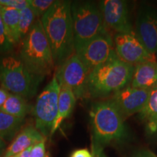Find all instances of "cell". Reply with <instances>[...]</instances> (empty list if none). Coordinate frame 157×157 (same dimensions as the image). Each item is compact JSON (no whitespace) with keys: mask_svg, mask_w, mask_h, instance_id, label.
Returning a JSON list of instances; mask_svg holds the SVG:
<instances>
[{"mask_svg":"<svg viewBox=\"0 0 157 157\" xmlns=\"http://www.w3.org/2000/svg\"><path fill=\"white\" fill-rule=\"evenodd\" d=\"M0 14L10 38L15 45L21 43L19 36L20 10L0 6Z\"/></svg>","mask_w":157,"mask_h":157,"instance_id":"cell-18","label":"cell"},{"mask_svg":"<svg viewBox=\"0 0 157 157\" xmlns=\"http://www.w3.org/2000/svg\"><path fill=\"white\" fill-rule=\"evenodd\" d=\"M15 44L10 38L0 14V52L8 53L14 48Z\"/></svg>","mask_w":157,"mask_h":157,"instance_id":"cell-23","label":"cell"},{"mask_svg":"<svg viewBox=\"0 0 157 157\" xmlns=\"http://www.w3.org/2000/svg\"><path fill=\"white\" fill-rule=\"evenodd\" d=\"M23 120L0 110V137L5 140H10L21 128Z\"/></svg>","mask_w":157,"mask_h":157,"instance_id":"cell-20","label":"cell"},{"mask_svg":"<svg viewBox=\"0 0 157 157\" xmlns=\"http://www.w3.org/2000/svg\"><path fill=\"white\" fill-rule=\"evenodd\" d=\"M103 22L109 33L134 34L127 2L124 0H103L99 2Z\"/></svg>","mask_w":157,"mask_h":157,"instance_id":"cell-10","label":"cell"},{"mask_svg":"<svg viewBox=\"0 0 157 157\" xmlns=\"http://www.w3.org/2000/svg\"><path fill=\"white\" fill-rule=\"evenodd\" d=\"M70 157H93V154L87 148H80L75 150Z\"/></svg>","mask_w":157,"mask_h":157,"instance_id":"cell-26","label":"cell"},{"mask_svg":"<svg viewBox=\"0 0 157 157\" xmlns=\"http://www.w3.org/2000/svg\"><path fill=\"white\" fill-rule=\"evenodd\" d=\"M114 50L121 60L132 66L146 62L156 61L136 38L135 34H115L113 38Z\"/></svg>","mask_w":157,"mask_h":157,"instance_id":"cell-11","label":"cell"},{"mask_svg":"<svg viewBox=\"0 0 157 157\" xmlns=\"http://www.w3.org/2000/svg\"><path fill=\"white\" fill-rule=\"evenodd\" d=\"M93 157H98V156H93Z\"/></svg>","mask_w":157,"mask_h":157,"instance_id":"cell-35","label":"cell"},{"mask_svg":"<svg viewBox=\"0 0 157 157\" xmlns=\"http://www.w3.org/2000/svg\"><path fill=\"white\" fill-rule=\"evenodd\" d=\"M135 36L150 54L156 56L157 51V10L144 6L139 9Z\"/></svg>","mask_w":157,"mask_h":157,"instance_id":"cell-13","label":"cell"},{"mask_svg":"<svg viewBox=\"0 0 157 157\" xmlns=\"http://www.w3.org/2000/svg\"><path fill=\"white\" fill-rule=\"evenodd\" d=\"M31 109V105L25 98L13 93H9L5 103L0 108L4 112L22 119H24Z\"/></svg>","mask_w":157,"mask_h":157,"instance_id":"cell-19","label":"cell"},{"mask_svg":"<svg viewBox=\"0 0 157 157\" xmlns=\"http://www.w3.org/2000/svg\"><path fill=\"white\" fill-rule=\"evenodd\" d=\"M44 78L31 72L20 58L9 56L0 58V83L10 93L25 99L34 97Z\"/></svg>","mask_w":157,"mask_h":157,"instance_id":"cell-5","label":"cell"},{"mask_svg":"<svg viewBox=\"0 0 157 157\" xmlns=\"http://www.w3.org/2000/svg\"><path fill=\"white\" fill-rule=\"evenodd\" d=\"M151 90L133 87L128 84L113 93L109 100L124 119L142 111L148 101Z\"/></svg>","mask_w":157,"mask_h":157,"instance_id":"cell-12","label":"cell"},{"mask_svg":"<svg viewBox=\"0 0 157 157\" xmlns=\"http://www.w3.org/2000/svg\"><path fill=\"white\" fill-rule=\"evenodd\" d=\"M97 156L98 157H106V156H105V154H104L103 153H101V154H100L99 155H97Z\"/></svg>","mask_w":157,"mask_h":157,"instance_id":"cell-31","label":"cell"},{"mask_svg":"<svg viewBox=\"0 0 157 157\" xmlns=\"http://www.w3.org/2000/svg\"><path fill=\"white\" fill-rule=\"evenodd\" d=\"M35 16L34 13L31 10L30 7H27L25 8L20 10L19 18V36L21 40L28 34L30 29L34 23Z\"/></svg>","mask_w":157,"mask_h":157,"instance_id":"cell-21","label":"cell"},{"mask_svg":"<svg viewBox=\"0 0 157 157\" xmlns=\"http://www.w3.org/2000/svg\"><path fill=\"white\" fill-rule=\"evenodd\" d=\"M81 61L89 70L90 74L96 67L107 61L115 53L111 34H105L92 39L76 50Z\"/></svg>","mask_w":157,"mask_h":157,"instance_id":"cell-9","label":"cell"},{"mask_svg":"<svg viewBox=\"0 0 157 157\" xmlns=\"http://www.w3.org/2000/svg\"><path fill=\"white\" fill-rule=\"evenodd\" d=\"M45 141L43 140L32 146L29 157H44L47 153L45 151Z\"/></svg>","mask_w":157,"mask_h":157,"instance_id":"cell-25","label":"cell"},{"mask_svg":"<svg viewBox=\"0 0 157 157\" xmlns=\"http://www.w3.org/2000/svg\"><path fill=\"white\" fill-rule=\"evenodd\" d=\"M71 6V1H55L40 18L57 68L75 53Z\"/></svg>","mask_w":157,"mask_h":157,"instance_id":"cell-1","label":"cell"},{"mask_svg":"<svg viewBox=\"0 0 157 157\" xmlns=\"http://www.w3.org/2000/svg\"><path fill=\"white\" fill-rule=\"evenodd\" d=\"M60 93L58 98V113L53 126L51 130L50 137L56 132L65 119L68 118L73 112L76 98L70 88L64 85H60Z\"/></svg>","mask_w":157,"mask_h":157,"instance_id":"cell-16","label":"cell"},{"mask_svg":"<svg viewBox=\"0 0 157 157\" xmlns=\"http://www.w3.org/2000/svg\"><path fill=\"white\" fill-rule=\"evenodd\" d=\"M31 148H32V146L30 147V148H27L26 150L23 151V152H21V154H20V155H19V157H29V155H30V152H31Z\"/></svg>","mask_w":157,"mask_h":157,"instance_id":"cell-30","label":"cell"},{"mask_svg":"<svg viewBox=\"0 0 157 157\" xmlns=\"http://www.w3.org/2000/svg\"><path fill=\"white\" fill-rule=\"evenodd\" d=\"M139 117L149 134L157 132V88L151 90L147 103L139 113Z\"/></svg>","mask_w":157,"mask_h":157,"instance_id":"cell-17","label":"cell"},{"mask_svg":"<svg viewBox=\"0 0 157 157\" xmlns=\"http://www.w3.org/2000/svg\"><path fill=\"white\" fill-rule=\"evenodd\" d=\"M20 44L19 58L31 72L44 77L52 72L53 57L40 19L35 21Z\"/></svg>","mask_w":157,"mask_h":157,"instance_id":"cell-4","label":"cell"},{"mask_svg":"<svg viewBox=\"0 0 157 157\" xmlns=\"http://www.w3.org/2000/svg\"><path fill=\"white\" fill-rule=\"evenodd\" d=\"M8 92L5 90L3 88H0V108L2 106V105L5 103V102L7 100V97L9 95Z\"/></svg>","mask_w":157,"mask_h":157,"instance_id":"cell-28","label":"cell"},{"mask_svg":"<svg viewBox=\"0 0 157 157\" xmlns=\"http://www.w3.org/2000/svg\"><path fill=\"white\" fill-rule=\"evenodd\" d=\"M46 137L34 127L29 126L21 131L5 151L3 157H10L21 154L27 148L46 140Z\"/></svg>","mask_w":157,"mask_h":157,"instance_id":"cell-14","label":"cell"},{"mask_svg":"<svg viewBox=\"0 0 157 157\" xmlns=\"http://www.w3.org/2000/svg\"><path fill=\"white\" fill-rule=\"evenodd\" d=\"M5 146H6L5 140L0 137V157L2 156H4V154H5Z\"/></svg>","mask_w":157,"mask_h":157,"instance_id":"cell-29","label":"cell"},{"mask_svg":"<svg viewBox=\"0 0 157 157\" xmlns=\"http://www.w3.org/2000/svg\"><path fill=\"white\" fill-rule=\"evenodd\" d=\"M71 11L75 52L92 39L109 33L104 24L99 4L91 1L71 2Z\"/></svg>","mask_w":157,"mask_h":157,"instance_id":"cell-6","label":"cell"},{"mask_svg":"<svg viewBox=\"0 0 157 157\" xmlns=\"http://www.w3.org/2000/svg\"><path fill=\"white\" fill-rule=\"evenodd\" d=\"M19 154H17V155H15V156H10V157H19Z\"/></svg>","mask_w":157,"mask_h":157,"instance_id":"cell-33","label":"cell"},{"mask_svg":"<svg viewBox=\"0 0 157 157\" xmlns=\"http://www.w3.org/2000/svg\"><path fill=\"white\" fill-rule=\"evenodd\" d=\"M54 2L53 0H28L29 7L34 13L35 16L38 17H42Z\"/></svg>","mask_w":157,"mask_h":157,"instance_id":"cell-22","label":"cell"},{"mask_svg":"<svg viewBox=\"0 0 157 157\" xmlns=\"http://www.w3.org/2000/svg\"><path fill=\"white\" fill-rule=\"evenodd\" d=\"M0 6L21 10L28 7L29 3L28 0H0Z\"/></svg>","mask_w":157,"mask_h":157,"instance_id":"cell-24","label":"cell"},{"mask_svg":"<svg viewBox=\"0 0 157 157\" xmlns=\"http://www.w3.org/2000/svg\"><path fill=\"white\" fill-rule=\"evenodd\" d=\"M60 84L56 76L44 88L36 98L33 108L35 118V128L44 137L50 136L58 113V105Z\"/></svg>","mask_w":157,"mask_h":157,"instance_id":"cell-7","label":"cell"},{"mask_svg":"<svg viewBox=\"0 0 157 157\" xmlns=\"http://www.w3.org/2000/svg\"><path fill=\"white\" fill-rule=\"evenodd\" d=\"M133 157H156V156L151 151L144 149L136 153Z\"/></svg>","mask_w":157,"mask_h":157,"instance_id":"cell-27","label":"cell"},{"mask_svg":"<svg viewBox=\"0 0 157 157\" xmlns=\"http://www.w3.org/2000/svg\"><path fill=\"white\" fill-rule=\"evenodd\" d=\"M44 157H51V155H50V153L48 151L46 153V155H45Z\"/></svg>","mask_w":157,"mask_h":157,"instance_id":"cell-32","label":"cell"},{"mask_svg":"<svg viewBox=\"0 0 157 157\" xmlns=\"http://www.w3.org/2000/svg\"><path fill=\"white\" fill-rule=\"evenodd\" d=\"M90 117L93 156L99 155L108 145L123 140L127 136L124 119L110 100L94 103Z\"/></svg>","mask_w":157,"mask_h":157,"instance_id":"cell-2","label":"cell"},{"mask_svg":"<svg viewBox=\"0 0 157 157\" xmlns=\"http://www.w3.org/2000/svg\"><path fill=\"white\" fill-rule=\"evenodd\" d=\"M135 66L121 60L117 53L90 72L87 96L103 98L113 95L130 84Z\"/></svg>","mask_w":157,"mask_h":157,"instance_id":"cell-3","label":"cell"},{"mask_svg":"<svg viewBox=\"0 0 157 157\" xmlns=\"http://www.w3.org/2000/svg\"><path fill=\"white\" fill-rule=\"evenodd\" d=\"M131 86L153 90L157 88V61L146 62L135 66Z\"/></svg>","mask_w":157,"mask_h":157,"instance_id":"cell-15","label":"cell"},{"mask_svg":"<svg viewBox=\"0 0 157 157\" xmlns=\"http://www.w3.org/2000/svg\"><path fill=\"white\" fill-rule=\"evenodd\" d=\"M156 61H157V51H156Z\"/></svg>","mask_w":157,"mask_h":157,"instance_id":"cell-34","label":"cell"},{"mask_svg":"<svg viewBox=\"0 0 157 157\" xmlns=\"http://www.w3.org/2000/svg\"><path fill=\"white\" fill-rule=\"evenodd\" d=\"M89 70L74 53L57 68L55 76L60 85H64L73 91L76 98L87 96Z\"/></svg>","mask_w":157,"mask_h":157,"instance_id":"cell-8","label":"cell"}]
</instances>
